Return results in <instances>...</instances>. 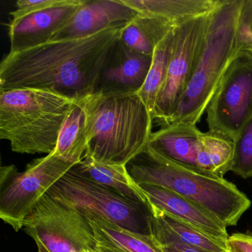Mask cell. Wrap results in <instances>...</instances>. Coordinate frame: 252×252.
I'll return each mask as SVG.
<instances>
[{
	"mask_svg": "<svg viewBox=\"0 0 252 252\" xmlns=\"http://www.w3.org/2000/svg\"><path fill=\"white\" fill-rule=\"evenodd\" d=\"M125 26L9 53L0 64V91L29 88L75 101L87 98L96 92L109 54Z\"/></svg>",
	"mask_w": 252,
	"mask_h": 252,
	"instance_id": "1",
	"label": "cell"
},
{
	"mask_svg": "<svg viewBox=\"0 0 252 252\" xmlns=\"http://www.w3.org/2000/svg\"><path fill=\"white\" fill-rule=\"evenodd\" d=\"M82 101L90 138L85 156L107 164L127 165L145 150L154 119L137 93L98 91Z\"/></svg>",
	"mask_w": 252,
	"mask_h": 252,
	"instance_id": "2",
	"label": "cell"
},
{
	"mask_svg": "<svg viewBox=\"0 0 252 252\" xmlns=\"http://www.w3.org/2000/svg\"><path fill=\"white\" fill-rule=\"evenodd\" d=\"M126 168L140 185L171 190L210 212L227 228L237 225L252 205L250 199L225 178L174 161L149 144Z\"/></svg>",
	"mask_w": 252,
	"mask_h": 252,
	"instance_id": "3",
	"label": "cell"
},
{
	"mask_svg": "<svg viewBox=\"0 0 252 252\" xmlns=\"http://www.w3.org/2000/svg\"><path fill=\"white\" fill-rule=\"evenodd\" d=\"M245 0H222L211 15L203 48L175 113L165 126L197 125L243 48Z\"/></svg>",
	"mask_w": 252,
	"mask_h": 252,
	"instance_id": "4",
	"label": "cell"
},
{
	"mask_svg": "<svg viewBox=\"0 0 252 252\" xmlns=\"http://www.w3.org/2000/svg\"><path fill=\"white\" fill-rule=\"evenodd\" d=\"M77 101L42 90L0 91V138L21 154H51Z\"/></svg>",
	"mask_w": 252,
	"mask_h": 252,
	"instance_id": "5",
	"label": "cell"
},
{
	"mask_svg": "<svg viewBox=\"0 0 252 252\" xmlns=\"http://www.w3.org/2000/svg\"><path fill=\"white\" fill-rule=\"evenodd\" d=\"M48 194L87 218H102L139 234H152L149 205L129 200L112 189L94 182L73 167L48 190Z\"/></svg>",
	"mask_w": 252,
	"mask_h": 252,
	"instance_id": "6",
	"label": "cell"
},
{
	"mask_svg": "<svg viewBox=\"0 0 252 252\" xmlns=\"http://www.w3.org/2000/svg\"><path fill=\"white\" fill-rule=\"evenodd\" d=\"M74 166L51 153L31 162L23 172H17L14 166L2 167L1 219L20 231L40 199Z\"/></svg>",
	"mask_w": 252,
	"mask_h": 252,
	"instance_id": "7",
	"label": "cell"
},
{
	"mask_svg": "<svg viewBox=\"0 0 252 252\" xmlns=\"http://www.w3.org/2000/svg\"><path fill=\"white\" fill-rule=\"evenodd\" d=\"M23 228L49 252L95 250L97 241L88 218L48 193L28 215Z\"/></svg>",
	"mask_w": 252,
	"mask_h": 252,
	"instance_id": "8",
	"label": "cell"
},
{
	"mask_svg": "<svg viewBox=\"0 0 252 252\" xmlns=\"http://www.w3.org/2000/svg\"><path fill=\"white\" fill-rule=\"evenodd\" d=\"M212 12L187 20L174 29L167 73L153 114L154 121L162 126L175 113L189 82L207 35Z\"/></svg>",
	"mask_w": 252,
	"mask_h": 252,
	"instance_id": "9",
	"label": "cell"
},
{
	"mask_svg": "<svg viewBox=\"0 0 252 252\" xmlns=\"http://www.w3.org/2000/svg\"><path fill=\"white\" fill-rule=\"evenodd\" d=\"M209 131L237 142L252 121V57L232 63L206 110Z\"/></svg>",
	"mask_w": 252,
	"mask_h": 252,
	"instance_id": "10",
	"label": "cell"
},
{
	"mask_svg": "<svg viewBox=\"0 0 252 252\" xmlns=\"http://www.w3.org/2000/svg\"><path fill=\"white\" fill-rule=\"evenodd\" d=\"M83 2L84 0H63L55 6L11 20L8 26L10 54L26 51L51 41Z\"/></svg>",
	"mask_w": 252,
	"mask_h": 252,
	"instance_id": "11",
	"label": "cell"
},
{
	"mask_svg": "<svg viewBox=\"0 0 252 252\" xmlns=\"http://www.w3.org/2000/svg\"><path fill=\"white\" fill-rule=\"evenodd\" d=\"M138 14L122 0H84L51 41L87 37L110 28L125 26Z\"/></svg>",
	"mask_w": 252,
	"mask_h": 252,
	"instance_id": "12",
	"label": "cell"
},
{
	"mask_svg": "<svg viewBox=\"0 0 252 252\" xmlns=\"http://www.w3.org/2000/svg\"><path fill=\"white\" fill-rule=\"evenodd\" d=\"M151 209L160 211L202 232L227 241V227L210 212L177 193L156 186L141 184Z\"/></svg>",
	"mask_w": 252,
	"mask_h": 252,
	"instance_id": "13",
	"label": "cell"
},
{
	"mask_svg": "<svg viewBox=\"0 0 252 252\" xmlns=\"http://www.w3.org/2000/svg\"><path fill=\"white\" fill-rule=\"evenodd\" d=\"M153 62L129 48L119 39L109 54L96 92L138 93L142 88Z\"/></svg>",
	"mask_w": 252,
	"mask_h": 252,
	"instance_id": "14",
	"label": "cell"
},
{
	"mask_svg": "<svg viewBox=\"0 0 252 252\" xmlns=\"http://www.w3.org/2000/svg\"><path fill=\"white\" fill-rule=\"evenodd\" d=\"M201 132L194 124L166 125L153 132L149 146L174 161L197 167V143Z\"/></svg>",
	"mask_w": 252,
	"mask_h": 252,
	"instance_id": "15",
	"label": "cell"
},
{
	"mask_svg": "<svg viewBox=\"0 0 252 252\" xmlns=\"http://www.w3.org/2000/svg\"><path fill=\"white\" fill-rule=\"evenodd\" d=\"M73 169L85 178L112 189L129 200L149 205L144 190L131 176L126 165L107 164L85 156Z\"/></svg>",
	"mask_w": 252,
	"mask_h": 252,
	"instance_id": "16",
	"label": "cell"
},
{
	"mask_svg": "<svg viewBox=\"0 0 252 252\" xmlns=\"http://www.w3.org/2000/svg\"><path fill=\"white\" fill-rule=\"evenodd\" d=\"M150 210L152 212V234L159 243L175 240L207 252L229 251L227 241L211 237L160 211L151 208Z\"/></svg>",
	"mask_w": 252,
	"mask_h": 252,
	"instance_id": "17",
	"label": "cell"
},
{
	"mask_svg": "<svg viewBox=\"0 0 252 252\" xmlns=\"http://www.w3.org/2000/svg\"><path fill=\"white\" fill-rule=\"evenodd\" d=\"M139 14L165 20L177 26L209 14L222 0H122Z\"/></svg>",
	"mask_w": 252,
	"mask_h": 252,
	"instance_id": "18",
	"label": "cell"
},
{
	"mask_svg": "<svg viewBox=\"0 0 252 252\" xmlns=\"http://www.w3.org/2000/svg\"><path fill=\"white\" fill-rule=\"evenodd\" d=\"M89 144L88 113L81 100L75 103L66 118L52 154L76 166L85 157Z\"/></svg>",
	"mask_w": 252,
	"mask_h": 252,
	"instance_id": "19",
	"label": "cell"
},
{
	"mask_svg": "<svg viewBox=\"0 0 252 252\" xmlns=\"http://www.w3.org/2000/svg\"><path fill=\"white\" fill-rule=\"evenodd\" d=\"M87 218L97 242L126 252H163L161 245L153 234H139L102 218Z\"/></svg>",
	"mask_w": 252,
	"mask_h": 252,
	"instance_id": "20",
	"label": "cell"
},
{
	"mask_svg": "<svg viewBox=\"0 0 252 252\" xmlns=\"http://www.w3.org/2000/svg\"><path fill=\"white\" fill-rule=\"evenodd\" d=\"M235 142L215 132H201L198 138L197 168L223 178L232 169Z\"/></svg>",
	"mask_w": 252,
	"mask_h": 252,
	"instance_id": "21",
	"label": "cell"
},
{
	"mask_svg": "<svg viewBox=\"0 0 252 252\" xmlns=\"http://www.w3.org/2000/svg\"><path fill=\"white\" fill-rule=\"evenodd\" d=\"M173 40L174 29L156 45L147 79L137 93L153 117L158 98L166 79Z\"/></svg>",
	"mask_w": 252,
	"mask_h": 252,
	"instance_id": "22",
	"label": "cell"
},
{
	"mask_svg": "<svg viewBox=\"0 0 252 252\" xmlns=\"http://www.w3.org/2000/svg\"><path fill=\"white\" fill-rule=\"evenodd\" d=\"M135 18L126 23L122 29L119 39L126 46L139 54L153 56L156 45Z\"/></svg>",
	"mask_w": 252,
	"mask_h": 252,
	"instance_id": "23",
	"label": "cell"
},
{
	"mask_svg": "<svg viewBox=\"0 0 252 252\" xmlns=\"http://www.w3.org/2000/svg\"><path fill=\"white\" fill-rule=\"evenodd\" d=\"M235 146V158L231 172L244 179L252 178V121Z\"/></svg>",
	"mask_w": 252,
	"mask_h": 252,
	"instance_id": "24",
	"label": "cell"
},
{
	"mask_svg": "<svg viewBox=\"0 0 252 252\" xmlns=\"http://www.w3.org/2000/svg\"><path fill=\"white\" fill-rule=\"evenodd\" d=\"M63 2V0H20L16 3L17 9L10 14L13 17V20H17L32 13L55 6Z\"/></svg>",
	"mask_w": 252,
	"mask_h": 252,
	"instance_id": "25",
	"label": "cell"
},
{
	"mask_svg": "<svg viewBox=\"0 0 252 252\" xmlns=\"http://www.w3.org/2000/svg\"><path fill=\"white\" fill-rule=\"evenodd\" d=\"M227 244L232 252H252V234L234 233L228 237Z\"/></svg>",
	"mask_w": 252,
	"mask_h": 252,
	"instance_id": "26",
	"label": "cell"
},
{
	"mask_svg": "<svg viewBox=\"0 0 252 252\" xmlns=\"http://www.w3.org/2000/svg\"><path fill=\"white\" fill-rule=\"evenodd\" d=\"M160 245L163 252H207L175 240L160 243Z\"/></svg>",
	"mask_w": 252,
	"mask_h": 252,
	"instance_id": "27",
	"label": "cell"
},
{
	"mask_svg": "<svg viewBox=\"0 0 252 252\" xmlns=\"http://www.w3.org/2000/svg\"><path fill=\"white\" fill-rule=\"evenodd\" d=\"M243 26L252 29V0H245Z\"/></svg>",
	"mask_w": 252,
	"mask_h": 252,
	"instance_id": "28",
	"label": "cell"
},
{
	"mask_svg": "<svg viewBox=\"0 0 252 252\" xmlns=\"http://www.w3.org/2000/svg\"><path fill=\"white\" fill-rule=\"evenodd\" d=\"M96 252H126L122 249H118L115 246H110V245L105 244V243L97 242L96 248H95Z\"/></svg>",
	"mask_w": 252,
	"mask_h": 252,
	"instance_id": "29",
	"label": "cell"
},
{
	"mask_svg": "<svg viewBox=\"0 0 252 252\" xmlns=\"http://www.w3.org/2000/svg\"><path fill=\"white\" fill-rule=\"evenodd\" d=\"M242 39L243 42H252V29L245 27L243 26L242 27Z\"/></svg>",
	"mask_w": 252,
	"mask_h": 252,
	"instance_id": "30",
	"label": "cell"
},
{
	"mask_svg": "<svg viewBox=\"0 0 252 252\" xmlns=\"http://www.w3.org/2000/svg\"><path fill=\"white\" fill-rule=\"evenodd\" d=\"M240 55L252 57V42H243Z\"/></svg>",
	"mask_w": 252,
	"mask_h": 252,
	"instance_id": "31",
	"label": "cell"
},
{
	"mask_svg": "<svg viewBox=\"0 0 252 252\" xmlns=\"http://www.w3.org/2000/svg\"><path fill=\"white\" fill-rule=\"evenodd\" d=\"M36 245H37L38 252H49L42 245H41L40 243H36Z\"/></svg>",
	"mask_w": 252,
	"mask_h": 252,
	"instance_id": "32",
	"label": "cell"
},
{
	"mask_svg": "<svg viewBox=\"0 0 252 252\" xmlns=\"http://www.w3.org/2000/svg\"><path fill=\"white\" fill-rule=\"evenodd\" d=\"M82 252H96L95 250H90V249H85V250L82 251Z\"/></svg>",
	"mask_w": 252,
	"mask_h": 252,
	"instance_id": "33",
	"label": "cell"
},
{
	"mask_svg": "<svg viewBox=\"0 0 252 252\" xmlns=\"http://www.w3.org/2000/svg\"><path fill=\"white\" fill-rule=\"evenodd\" d=\"M231 252V251H228V252Z\"/></svg>",
	"mask_w": 252,
	"mask_h": 252,
	"instance_id": "34",
	"label": "cell"
}]
</instances>
